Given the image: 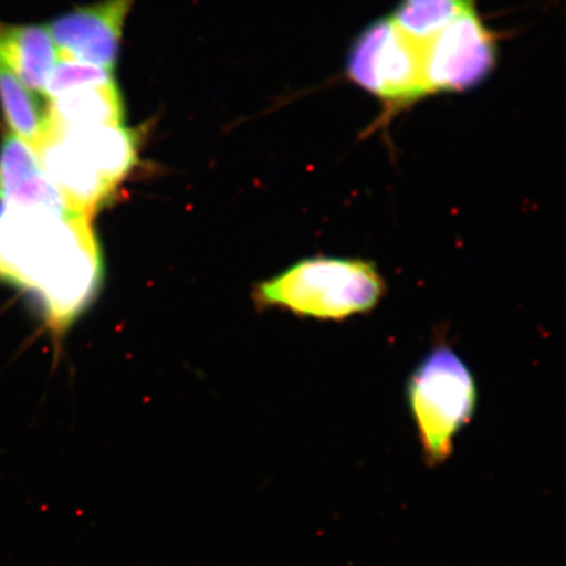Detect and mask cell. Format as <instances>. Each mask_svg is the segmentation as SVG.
I'll list each match as a JSON object with an SVG mask.
<instances>
[{
	"mask_svg": "<svg viewBox=\"0 0 566 566\" xmlns=\"http://www.w3.org/2000/svg\"><path fill=\"white\" fill-rule=\"evenodd\" d=\"M21 210L0 247V274L38 295L52 327L65 331L102 285L101 244L88 217Z\"/></svg>",
	"mask_w": 566,
	"mask_h": 566,
	"instance_id": "6da1fadb",
	"label": "cell"
},
{
	"mask_svg": "<svg viewBox=\"0 0 566 566\" xmlns=\"http://www.w3.org/2000/svg\"><path fill=\"white\" fill-rule=\"evenodd\" d=\"M386 281L371 261L316 256L298 261L258 289L265 306L324 322L371 313L386 294Z\"/></svg>",
	"mask_w": 566,
	"mask_h": 566,
	"instance_id": "7a4b0ae2",
	"label": "cell"
},
{
	"mask_svg": "<svg viewBox=\"0 0 566 566\" xmlns=\"http://www.w3.org/2000/svg\"><path fill=\"white\" fill-rule=\"evenodd\" d=\"M407 401L424 459L431 465L441 464L475 416L476 379L451 346L440 344L410 374Z\"/></svg>",
	"mask_w": 566,
	"mask_h": 566,
	"instance_id": "3957f363",
	"label": "cell"
},
{
	"mask_svg": "<svg viewBox=\"0 0 566 566\" xmlns=\"http://www.w3.org/2000/svg\"><path fill=\"white\" fill-rule=\"evenodd\" d=\"M346 74L379 101L402 105L428 96L422 41L402 32L391 18L358 34L346 59Z\"/></svg>",
	"mask_w": 566,
	"mask_h": 566,
	"instance_id": "277c9868",
	"label": "cell"
},
{
	"mask_svg": "<svg viewBox=\"0 0 566 566\" xmlns=\"http://www.w3.org/2000/svg\"><path fill=\"white\" fill-rule=\"evenodd\" d=\"M422 44L429 95L475 88L492 74L497 62L493 33L479 17L473 0Z\"/></svg>",
	"mask_w": 566,
	"mask_h": 566,
	"instance_id": "5b68a950",
	"label": "cell"
},
{
	"mask_svg": "<svg viewBox=\"0 0 566 566\" xmlns=\"http://www.w3.org/2000/svg\"><path fill=\"white\" fill-rule=\"evenodd\" d=\"M136 0H101L80 7L49 23L63 59L115 71L127 15Z\"/></svg>",
	"mask_w": 566,
	"mask_h": 566,
	"instance_id": "8992f818",
	"label": "cell"
},
{
	"mask_svg": "<svg viewBox=\"0 0 566 566\" xmlns=\"http://www.w3.org/2000/svg\"><path fill=\"white\" fill-rule=\"evenodd\" d=\"M0 201L17 209L73 214L30 146L7 132L0 144Z\"/></svg>",
	"mask_w": 566,
	"mask_h": 566,
	"instance_id": "52a82bcc",
	"label": "cell"
},
{
	"mask_svg": "<svg viewBox=\"0 0 566 566\" xmlns=\"http://www.w3.org/2000/svg\"><path fill=\"white\" fill-rule=\"evenodd\" d=\"M56 132L94 171L116 188L137 168L140 140L138 130L123 125H106Z\"/></svg>",
	"mask_w": 566,
	"mask_h": 566,
	"instance_id": "ba28073f",
	"label": "cell"
},
{
	"mask_svg": "<svg viewBox=\"0 0 566 566\" xmlns=\"http://www.w3.org/2000/svg\"><path fill=\"white\" fill-rule=\"evenodd\" d=\"M0 59L25 87L45 95L61 55L46 27L0 25Z\"/></svg>",
	"mask_w": 566,
	"mask_h": 566,
	"instance_id": "9c48e42d",
	"label": "cell"
},
{
	"mask_svg": "<svg viewBox=\"0 0 566 566\" xmlns=\"http://www.w3.org/2000/svg\"><path fill=\"white\" fill-rule=\"evenodd\" d=\"M0 106L11 133L39 154L55 132L51 102L24 86L0 59Z\"/></svg>",
	"mask_w": 566,
	"mask_h": 566,
	"instance_id": "30bf717a",
	"label": "cell"
},
{
	"mask_svg": "<svg viewBox=\"0 0 566 566\" xmlns=\"http://www.w3.org/2000/svg\"><path fill=\"white\" fill-rule=\"evenodd\" d=\"M51 102L55 130L122 125L125 102L116 82L66 92Z\"/></svg>",
	"mask_w": 566,
	"mask_h": 566,
	"instance_id": "8fae6325",
	"label": "cell"
},
{
	"mask_svg": "<svg viewBox=\"0 0 566 566\" xmlns=\"http://www.w3.org/2000/svg\"><path fill=\"white\" fill-rule=\"evenodd\" d=\"M467 2L469 0H401L389 18L402 32L424 41L442 30Z\"/></svg>",
	"mask_w": 566,
	"mask_h": 566,
	"instance_id": "7c38bea8",
	"label": "cell"
},
{
	"mask_svg": "<svg viewBox=\"0 0 566 566\" xmlns=\"http://www.w3.org/2000/svg\"><path fill=\"white\" fill-rule=\"evenodd\" d=\"M115 82L113 71L88 65L80 61L63 59L56 62L45 87V96L55 98L69 91L82 87L102 86Z\"/></svg>",
	"mask_w": 566,
	"mask_h": 566,
	"instance_id": "4fadbf2b",
	"label": "cell"
}]
</instances>
